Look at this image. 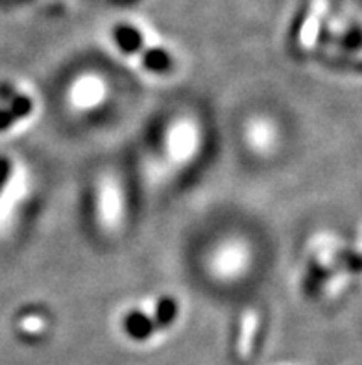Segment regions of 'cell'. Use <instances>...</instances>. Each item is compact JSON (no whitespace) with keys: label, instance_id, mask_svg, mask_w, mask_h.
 Segmentation results:
<instances>
[{"label":"cell","instance_id":"obj_1","mask_svg":"<svg viewBox=\"0 0 362 365\" xmlns=\"http://www.w3.org/2000/svg\"><path fill=\"white\" fill-rule=\"evenodd\" d=\"M326 0H314L309 9V15L305 19V23L302 26V32H299V45L302 48H312L314 43H316V37L320 34V24L321 19H324V14H326Z\"/></svg>","mask_w":362,"mask_h":365},{"label":"cell","instance_id":"obj_2","mask_svg":"<svg viewBox=\"0 0 362 365\" xmlns=\"http://www.w3.org/2000/svg\"><path fill=\"white\" fill-rule=\"evenodd\" d=\"M257 324H259V317L253 310H247L243 315V323H240V338H239V352L240 358H246L252 351L253 336H255Z\"/></svg>","mask_w":362,"mask_h":365},{"label":"cell","instance_id":"obj_3","mask_svg":"<svg viewBox=\"0 0 362 365\" xmlns=\"http://www.w3.org/2000/svg\"><path fill=\"white\" fill-rule=\"evenodd\" d=\"M117 39H119L120 46H122L124 51L139 52L142 48L141 37H139V34L129 26H120L119 30H117Z\"/></svg>","mask_w":362,"mask_h":365},{"label":"cell","instance_id":"obj_4","mask_svg":"<svg viewBox=\"0 0 362 365\" xmlns=\"http://www.w3.org/2000/svg\"><path fill=\"white\" fill-rule=\"evenodd\" d=\"M30 111H32V102H30V98L18 97V98H15L14 106H11L9 113H11V117H14V119H18V117L28 115Z\"/></svg>","mask_w":362,"mask_h":365},{"label":"cell","instance_id":"obj_5","mask_svg":"<svg viewBox=\"0 0 362 365\" xmlns=\"http://www.w3.org/2000/svg\"><path fill=\"white\" fill-rule=\"evenodd\" d=\"M128 329L129 332L135 334V336H147V334L150 332V324H148V321L144 319V317H141V315H133L132 319L128 321Z\"/></svg>","mask_w":362,"mask_h":365},{"label":"cell","instance_id":"obj_6","mask_svg":"<svg viewBox=\"0 0 362 365\" xmlns=\"http://www.w3.org/2000/svg\"><path fill=\"white\" fill-rule=\"evenodd\" d=\"M176 314V304L174 301H170V299H165V301L159 304V310H157V323L163 324L166 321H170L174 317Z\"/></svg>","mask_w":362,"mask_h":365},{"label":"cell","instance_id":"obj_7","mask_svg":"<svg viewBox=\"0 0 362 365\" xmlns=\"http://www.w3.org/2000/svg\"><path fill=\"white\" fill-rule=\"evenodd\" d=\"M9 171H11V163L6 158H0V190L2 185L6 184V180L9 178Z\"/></svg>","mask_w":362,"mask_h":365},{"label":"cell","instance_id":"obj_8","mask_svg":"<svg viewBox=\"0 0 362 365\" xmlns=\"http://www.w3.org/2000/svg\"><path fill=\"white\" fill-rule=\"evenodd\" d=\"M14 120L15 119H14V117H11V113H9V111H2V110H0V130L11 125Z\"/></svg>","mask_w":362,"mask_h":365}]
</instances>
